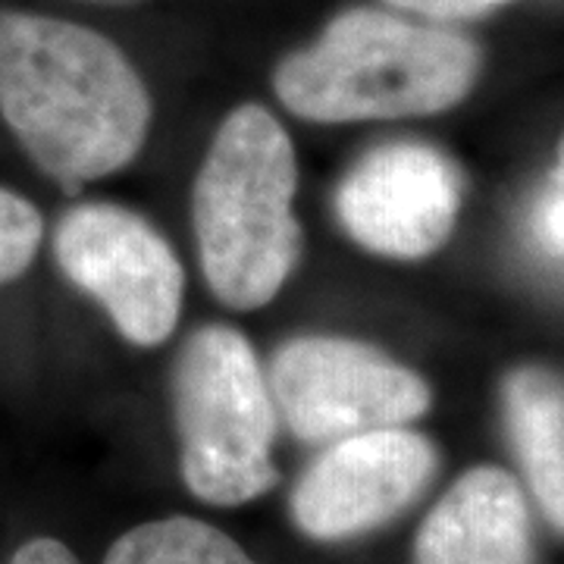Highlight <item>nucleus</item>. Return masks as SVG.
I'll return each instance as SVG.
<instances>
[{
    "label": "nucleus",
    "instance_id": "nucleus-1",
    "mask_svg": "<svg viewBox=\"0 0 564 564\" xmlns=\"http://www.w3.org/2000/svg\"><path fill=\"white\" fill-rule=\"evenodd\" d=\"M0 117L39 170L76 188L135 161L151 98L113 41L76 22L7 10Z\"/></svg>",
    "mask_w": 564,
    "mask_h": 564
},
{
    "label": "nucleus",
    "instance_id": "nucleus-2",
    "mask_svg": "<svg viewBox=\"0 0 564 564\" xmlns=\"http://www.w3.org/2000/svg\"><path fill=\"white\" fill-rule=\"evenodd\" d=\"M480 66V47L458 32L383 10H345L276 66L273 88L302 120H399L464 101Z\"/></svg>",
    "mask_w": 564,
    "mask_h": 564
},
{
    "label": "nucleus",
    "instance_id": "nucleus-3",
    "mask_svg": "<svg viewBox=\"0 0 564 564\" xmlns=\"http://www.w3.org/2000/svg\"><path fill=\"white\" fill-rule=\"evenodd\" d=\"M295 148L261 104L232 110L214 135L192 195L195 239L214 295L236 311L273 302L302 254L292 214Z\"/></svg>",
    "mask_w": 564,
    "mask_h": 564
},
{
    "label": "nucleus",
    "instance_id": "nucleus-4",
    "mask_svg": "<svg viewBox=\"0 0 564 564\" xmlns=\"http://www.w3.org/2000/svg\"><path fill=\"white\" fill-rule=\"evenodd\" d=\"M185 486L207 505H245L276 484V402L251 343L232 326L198 329L176 364Z\"/></svg>",
    "mask_w": 564,
    "mask_h": 564
},
{
    "label": "nucleus",
    "instance_id": "nucleus-5",
    "mask_svg": "<svg viewBox=\"0 0 564 564\" xmlns=\"http://www.w3.org/2000/svg\"><path fill=\"white\" fill-rule=\"evenodd\" d=\"M270 392L282 421L304 443H339L358 433L404 426L426 414L423 377L373 345L302 336L276 351Z\"/></svg>",
    "mask_w": 564,
    "mask_h": 564
},
{
    "label": "nucleus",
    "instance_id": "nucleus-6",
    "mask_svg": "<svg viewBox=\"0 0 564 564\" xmlns=\"http://www.w3.org/2000/svg\"><path fill=\"white\" fill-rule=\"evenodd\" d=\"M54 254L69 282L101 304L129 343L151 348L170 339L185 276L151 223L120 204H79L57 223Z\"/></svg>",
    "mask_w": 564,
    "mask_h": 564
},
{
    "label": "nucleus",
    "instance_id": "nucleus-7",
    "mask_svg": "<svg viewBox=\"0 0 564 564\" xmlns=\"http://www.w3.org/2000/svg\"><path fill=\"white\" fill-rule=\"evenodd\" d=\"M462 207V173L421 141L380 144L336 188V217L355 242L395 261H421L452 236Z\"/></svg>",
    "mask_w": 564,
    "mask_h": 564
},
{
    "label": "nucleus",
    "instance_id": "nucleus-8",
    "mask_svg": "<svg viewBox=\"0 0 564 564\" xmlns=\"http://www.w3.org/2000/svg\"><path fill=\"white\" fill-rule=\"evenodd\" d=\"M436 445L404 426L333 443L302 474L292 518L311 540L336 543L399 518L436 474Z\"/></svg>",
    "mask_w": 564,
    "mask_h": 564
},
{
    "label": "nucleus",
    "instance_id": "nucleus-9",
    "mask_svg": "<svg viewBox=\"0 0 564 564\" xmlns=\"http://www.w3.org/2000/svg\"><path fill=\"white\" fill-rule=\"evenodd\" d=\"M414 564H533L530 511L518 480L470 467L421 524Z\"/></svg>",
    "mask_w": 564,
    "mask_h": 564
},
{
    "label": "nucleus",
    "instance_id": "nucleus-10",
    "mask_svg": "<svg viewBox=\"0 0 564 564\" xmlns=\"http://www.w3.org/2000/svg\"><path fill=\"white\" fill-rule=\"evenodd\" d=\"M508 436L527 484L552 524L564 530V377L527 364L502 383Z\"/></svg>",
    "mask_w": 564,
    "mask_h": 564
},
{
    "label": "nucleus",
    "instance_id": "nucleus-11",
    "mask_svg": "<svg viewBox=\"0 0 564 564\" xmlns=\"http://www.w3.org/2000/svg\"><path fill=\"white\" fill-rule=\"evenodd\" d=\"M104 564H258L217 527L195 518H163L122 533Z\"/></svg>",
    "mask_w": 564,
    "mask_h": 564
},
{
    "label": "nucleus",
    "instance_id": "nucleus-12",
    "mask_svg": "<svg viewBox=\"0 0 564 564\" xmlns=\"http://www.w3.org/2000/svg\"><path fill=\"white\" fill-rule=\"evenodd\" d=\"M44 220L39 207L0 185V285L22 276L39 254Z\"/></svg>",
    "mask_w": 564,
    "mask_h": 564
},
{
    "label": "nucleus",
    "instance_id": "nucleus-13",
    "mask_svg": "<svg viewBox=\"0 0 564 564\" xmlns=\"http://www.w3.org/2000/svg\"><path fill=\"white\" fill-rule=\"evenodd\" d=\"M533 232L536 242L543 245L545 251L564 258V182L552 180L543 188L536 210H533Z\"/></svg>",
    "mask_w": 564,
    "mask_h": 564
},
{
    "label": "nucleus",
    "instance_id": "nucleus-14",
    "mask_svg": "<svg viewBox=\"0 0 564 564\" xmlns=\"http://www.w3.org/2000/svg\"><path fill=\"white\" fill-rule=\"evenodd\" d=\"M389 3L430 17V20H477L511 0H389Z\"/></svg>",
    "mask_w": 564,
    "mask_h": 564
},
{
    "label": "nucleus",
    "instance_id": "nucleus-15",
    "mask_svg": "<svg viewBox=\"0 0 564 564\" xmlns=\"http://www.w3.org/2000/svg\"><path fill=\"white\" fill-rule=\"evenodd\" d=\"M10 564H79V558L57 540L39 536V540H29L22 545Z\"/></svg>",
    "mask_w": 564,
    "mask_h": 564
},
{
    "label": "nucleus",
    "instance_id": "nucleus-16",
    "mask_svg": "<svg viewBox=\"0 0 564 564\" xmlns=\"http://www.w3.org/2000/svg\"><path fill=\"white\" fill-rule=\"evenodd\" d=\"M558 161H555V170H552V180H562L564 182V135L558 139V154H555Z\"/></svg>",
    "mask_w": 564,
    "mask_h": 564
}]
</instances>
